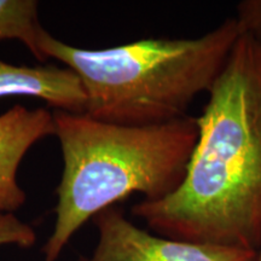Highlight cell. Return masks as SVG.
<instances>
[{
  "label": "cell",
  "mask_w": 261,
  "mask_h": 261,
  "mask_svg": "<svg viewBox=\"0 0 261 261\" xmlns=\"http://www.w3.org/2000/svg\"><path fill=\"white\" fill-rule=\"evenodd\" d=\"M201 115L174 191L132 214L149 231L187 242L257 250L261 244V45L240 34Z\"/></svg>",
  "instance_id": "obj_1"
},
{
  "label": "cell",
  "mask_w": 261,
  "mask_h": 261,
  "mask_svg": "<svg viewBox=\"0 0 261 261\" xmlns=\"http://www.w3.org/2000/svg\"><path fill=\"white\" fill-rule=\"evenodd\" d=\"M63 172L56 188L54 230L44 261H58L87 221L129 195L155 201L174 191L197 139L194 116L155 126L129 127L54 112Z\"/></svg>",
  "instance_id": "obj_2"
},
{
  "label": "cell",
  "mask_w": 261,
  "mask_h": 261,
  "mask_svg": "<svg viewBox=\"0 0 261 261\" xmlns=\"http://www.w3.org/2000/svg\"><path fill=\"white\" fill-rule=\"evenodd\" d=\"M234 17L189 39H143L107 48H80L42 28L39 50L76 73L91 119L129 127L155 126L188 116L208 92L240 37Z\"/></svg>",
  "instance_id": "obj_3"
},
{
  "label": "cell",
  "mask_w": 261,
  "mask_h": 261,
  "mask_svg": "<svg viewBox=\"0 0 261 261\" xmlns=\"http://www.w3.org/2000/svg\"><path fill=\"white\" fill-rule=\"evenodd\" d=\"M93 223L98 242L79 261H256L257 250L160 236L137 226L115 205L97 214Z\"/></svg>",
  "instance_id": "obj_4"
},
{
  "label": "cell",
  "mask_w": 261,
  "mask_h": 261,
  "mask_svg": "<svg viewBox=\"0 0 261 261\" xmlns=\"http://www.w3.org/2000/svg\"><path fill=\"white\" fill-rule=\"evenodd\" d=\"M55 135L54 113L16 104L0 115V213H16L27 201L18 168L37 143Z\"/></svg>",
  "instance_id": "obj_5"
},
{
  "label": "cell",
  "mask_w": 261,
  "mask_h": 261,
  "mask_svg": "<svg viewBox=\"0 0 261 261\" xmlns=\"http://www.w3.org/2000/svg\"><path fill=\"white\" fill-rule=\"evenodd\" d=\"M42 99L56 110L85 114L86 94L76 73L56 65L14 64L0 60V98Z\"/></svg>",
  "instance_id": "obj_6"
},
{
  "label": "cell",
  "mask_w": 261,
  "mask_h": 261,
  "mask_svg": "<svg viewBox=\"0 0 261 261\" xmlns=\"http://www.w3.org/2000/svg\"><path fill=\"white\" fill-rule=\"evenodd\" d=\"M39 3L35 0H0V40H18L35 60L45 62L39 50Z\"/></svg>",
  "instance_id": "obj_7"
},
{
  "label": "cell",
  "mask_w": 261,
  "mask_h": 261,
  "mask_svg": "<svg viewBox=\"0 0 261 261\" xmlns=\"http://www.w3.org/2000/svg\"><path fill=\"white\" fill-rule=\"evenodd\" d=\"M37 242V232L15 213H0V247L15 246L29 249Z\"/></svg>",
  "instance_id": "obj_8"
},
{
  "label": "cell",
  "mask_w": 261,
  "mask_h": 261,
  "mask_svg": "<svg viewBox=\"0 0 261 261\" xmlns=\"http://www.w3.org/2000/svg\"><path fill=\"white\" fill-rule=\"evenodd\" d=\"M234 19L241 34L248 35L261 45V0L238 3Z\"/></svg>",
  "instance_id": "obj_9"
},
{
  "label": "cell",
  "mask_w": 261,
  "mask_h": 261,
  "mask_svg": "<svg viewBox=\"0 0 261 261\" xmlns=\"http://www.w3.org/2000/svg\"><path fill=\"white\" fill-rule=\"evenodd\" d=\"M256 261H261V244L257 249V255H256Z\"/></svg>",
  "instance_id": "obj_10"
}]
</instances>
